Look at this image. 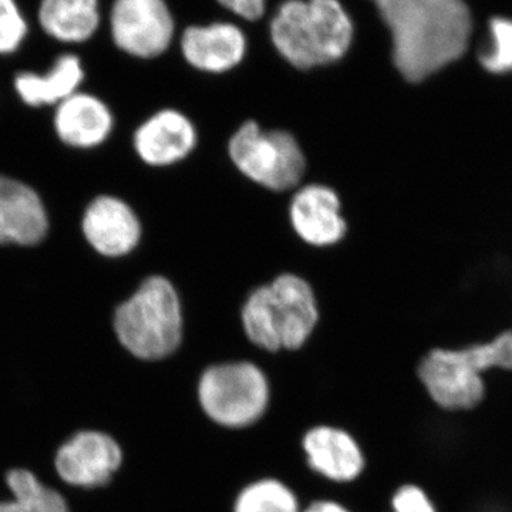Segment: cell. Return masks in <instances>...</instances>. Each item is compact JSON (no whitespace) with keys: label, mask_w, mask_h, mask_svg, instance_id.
Instances as JSON below:
<instances>
[{"label":"cell","mask_w":512,"mask_h":512,"mask_svg":"<svg viewBox=\"0 0 512 512\" xmlns=\"http://www.w3.org/2000/svg\"><path fill=\"white\" fill-rule=\"evenodd\" d=\"M198 403L211 421L241 430L264 417L271 402V384L264 370L248 360L217 363L202 372Z\"/></svg>","instance_id":"obj_6"},{"label":"cell","mask_w":512,"mask_h":512,"mask_svg":"<svg viewBox=\"0 0 512 512\" xmlns=\"http://www.w3.org/2000/svg\"><path fill=\"white\" fill-rule=\"evenodd\" d=\"M239 320L242 332L256 348L269 353L296 352L318 329V293L305 276L282 272L245 296Z\"/></svg>","instance_id":"obj_2"},{"label":"cell","mask_w":512,"mask_h":512,"mask_svg":"<svg viewBox=\"0 0 512 512\" xmlns=\"http://www.w3.org/2000/svg\"><path fill=\"white\" fill-rule=\"evenodd\" d=\"M269 36L278 55L301 72L340 62L355 39V23L340 0H286Z\"/></svg>","instance_id":"obj_3"},{"label":"cell","mask_w":512,"mask_h":512,"mask_svg":"<svg viewBox=\"0 0 512 512\" xmlns=\"http://www.w3.org/2000/svg\"><path fill=\"white\" fill-rule=\"evenodd\" d=\"M478 60L487 72L512 73V19L493 18L488 22V40Z\"/></svg>","instance_id":"obj_21"},{"label":"cell","mask_w":512,"mask_h":512,"mask_svg":"<svg viewBox=\"0 0 512 512\" xmlns=\"http://www.w3.org/2000/svg\"><path fill=\"white\" fill-rule=\"evenodd\" d=\"M109 30L114 46L124 55L157 59L173 43L174 16L165 0H113Z\"/></svg>","instance_id":"obj_7"},{"label":"cell","mask_w":512,"mask_h":512,"mask_svg":"<svg viewBox=\"0 0 512 512\" xmlns=\"http://www.w3.org/2000/svg\"><path fill=\"white\" fill-rule=\"evenodd\" d=\"M113 326L117 340L131 356L144 362L168 359L184 342L183 296L167 276H147L117 306Z\"/></svg>","instance_id":"obj_4"},{"label":"cell","mask_w":512,"mask_h":512,"mask_svg":"<svg viewBox=\"0 0 512 512\" xmlns=\"http://www.w3.org/2000/svg\"><path fill=\"white\" fill-rule=\"evenodd\" d=\"M417 376L430 399L448 412L476 409L487 393L483 375L463 359L458 349L430 350L421 359Z\"/></svg>","instance_id":"obj_9"},{"label":"cell","mask_w":512,"mask_h":512,"mask_svg":"<svg viewBox=\"0 0 512 512\" xmlns=\"http://www.w3.org/2000/svg\"><path fill=\"white\" fill-rule=\"evenodd\" d=\"M217 2L228 12L248 22L261 19L266 9V0H217Z\"/></svg>","instance_id":"obj_24"},{"label":"cell","mask_w":512,"mask_h":512,"mask_svg":"<svg viewBox=\"0 0 512 512\" xmlns=\"http://www.w3.org/2000/svg\"><path fill=\"white\" fill-rule=\"evenodd\" d=\"M393 512H437L429 494L416 484L397 488L392 498Z\"/></svg>","instance_id":"obj_23"},{"label":"cell","mask_w":512,"mask_h":512,"mask_svg":"<svg viewBox=\"0 0 512 512\" xmlns=\"http://www.w3.org/2000/svg\"><path fill=\"white\" fill-rule=\"evenodd\" d=\"M309 467L333 483H352L366 466L355 437L335 426H316L302 440Z\"/></svg>","instance_id":"obj_15"},{"label":"cell","mask_w":512,"mask_h":512,"mask_svg":"<svg viewBox=\"0 0 512 512\" xmlns=\"http://www.w3.org/2000/svg\"><path fill=\"white\" fill-rule=\"evenodd\" d=\"M123 464V450L109 434L84 430L57 450L55 467L64 483L80 488L109 484Z\"/></svg>","instance_id":"obj_10"},{"label":"cell","mask_w":512,"mask_h":512,"mask_svg":"<svg viewBox=\"0 0 512 512\" xmlns=\"http://www.w3.org/2000/svg\"><path fill=\"white\" fill-rule=\"evenodd\" d=\"M200 133L188 114L177 109L158 110L138 126L133 147L141 163L151 168H171L197 151Z\"/></svg>","instance_id":"obj_11"},{"label":"cell","mask_w":512,"mask_h":512,"mask_svg":"<svg viewBox=\"0 0 512 512\" xmlns=\"http://www.w3.org/2000/svg\"><path fill=\"white\" fill-rule=\"evenodd\" d=\"M37 23L46 36L63 45H83L100 30V0H40Z\"/></svg>","instance_id":"obj_17"},{"label":"cell","mask_w":512,"mask_h":512,"mask_svg":"<svg viewBox=\"0 0 512 512\" xmlns=\"http://www.w3.org/2000/svg\"><path fill=\"white\" fill-rule=\"evenodd\" d=\"M303 512H350L348 508L343 507L342 504L336 501L319 500L309 505Z\"/></svg>","instance_id":"obj_25"},{"label":"cell","mask_w":512,"mask_h":512,"mask_svg":"<svg viewBox=\"0 0 512 512\" xmlns=\"http://www.w3.org/2000/svg\"><path fill=\"white\" fill-rule=\"evenodd\" d=\"M13 498L0 501V512H70L66 498L47 487L25 468H15L6 476Z\"/></svg>","instance_id":"obj_19"},{"label":"cell","mask_w":512,"mask_h":512,"mask_svg":"<svg viewBox=\"0 0 512 512\" xmlns=\"http://www.w3.org/2000/svg\"><path fill=\"white\" fill-rule=\"evenodd\" d=\"M180 46L192 69L212 76L237 69L248 52L247 36L239 26L228 22L188 26Z\"/></svg>","instance_id":"obj_13"},{"label":"cell","mask_w":512,"mask_h":512,"mask_svg":"<svg viewBox=\"0 0 512 512\" xmlns=\"http://www.w3.org/2000/svg\"><path fill=\"white\" fill-rule=\"evenodd\" d=\"M286 215L293 235L308 248L338 247L349 234L345 202L329 184L301 185L293 192Z\"/></svg>","instance_id":"obj_8"},{"label":"cell","mask_w":512,"mask_h":512,"mask_svg":"<svg viewBox=\"0 0 512 512\" xmlns=\"http://www.w3.org/2000/svg\"><path fill=\"white\" fill-rule=\"evenodd\" d=\"M29 36V20L18 0H0V56L15 55Z\"/></svg>","instance_id":"obj_22"},{"label":"cell","mask_w":512,"mask_h":512,"mask_svg":"<svg viewBox=\"0 0 512 512\" xmlns=\"http://www.w3.org/2000/svg\"><path fill=\"white\" fill-rule=\"evenodd\" d=\"M49 217L32 187L0 175V245L33 247L45 239Z\"/></svg>","instance_id":"obj_14"},{"label":"cell","mask_w":512,"mask_h":512,"mask_svg":"<svg viewBox=\"0 0 512 512\" xmlns=\"http://www.w3.org/2000/svg\"><path fill=\"white\" fill-rule=\"evenodd\" d=\"M392 37V60L409 83H421L461 59L473 33L466 0H370Z\"/></svg>","instance_id":"obj_1"},{"label":"cell","mask_w":512,"mask_h":512,"mask_svg":"<svg viewBox=\"0 0 512 512\" xmlns=\"http://www.w3.org/2000/svg\"><path fill=\"white\" fill-rule=\"evenodd\" d=\"M53 126L66 146L94 148L110 137L114 117L103 100L79 90L57 106Z\"/></svg>","instance_id":"obj_16"},{"label":"cell","mask_w":512,"mask_h":512,"mask_svg":"<svg viewBox=\"0 0 512 512\" xmlns=\"http://www.w3.org/2000/svg\"><path fill=\"white\" fill-rule=\"evenodd\" d=\"M234 512H301L291 488L275 478H262L242 488Z\"/></svg>","instance_id":"obj_20"},{"label":"cell","mask_w":512,"mask_h":512,"mask_svg":"<svg viewBox=\"0 0 512 512\" xmlns=\"http://www.w3.org/2000/svg\"><path fill=\"white\" fill-rule=\"evenodd\" d=\"M227 156L248 183L269 194L298 190L309 171L301 140L288 128L242 121L228 138Z\"/></svg>","instance_id":"obj_5"},{"label":"cell","mask_w":512,"mask_h":512,"mask_svg":"<svg viewBox=\"0 0 512 512\" xmlns=\"http://www.w3.org/2000/svg\"><path fill=\"white\" fill-rule=\"evenodd\" d=\"M84 76L80 56L63 53L57 56L46 73L20 72L13 80V87L19 99L30 107L59 106L79 92Z\"/></svg>","instance_id":"obj_18"},{"label":"cell","mask_w":512,"mask_h":512,"mask_svg":"<svg viewBox=\"0 0 512 512\" xmlns=\"http://www.w3.org/2000/svg\"><path fill=\"white\" fill-rule=\"evenodd\" d=\"M82 231L90 247L106 258L130 255L143 237V225L137 212L114 195H100L87 205Z\"/></svg>","instance_id":"obj_12"}]
</instances>
